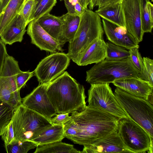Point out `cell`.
<instances>
[{"instance_id": "6da1fadb", "label": "cell", "mask_w": 153, "mask_h": 153, "mask_svg": "<svg viewBox=\"0 0 153 153\" xmlns=\"http://www.w3.org/2000/svg\"><path fill=\"white\" fill-rule=\"evenodd\" d=\"M71 117L64 126L65 137L84 146L92 144L117 131L120 119L88 105L82 111L71 113Z\"/></svg>"}, {"instance_id": "7a4b0ae2", "label": "cell", "mask_w": 153, "mask_h": 153, "mask_svg": "<svg viewBox=\"0 0 153 153\" xmlns=\"http://www.w3.org/2000/svg\"><path fill=\"white\" fill-rule=\"evenodd\" d=\"M47 94L58 114L81 111L86 106L84 86L67 71L48 83Z\"/></svg>"}, {"instance_id": "3957f363", "label": "cell", "mask_w": 153, "mask_h": 153, "mask_svg": "<svg viewBox=\"0 0 153 153\" xmlns=\"http://www.w3.org/2000/svg\"><path fill=\"white\" fill-rule=\"evenodd\" d=\"M141 74L129 57L118 60L105 59L86 71V81L90 84L110 83L129 78L140 79Z\"/></svg>"}, {"instance_id": "277c9868", "label": "cell", "mask_w": 153, "mask_h": 153, "mask_svg": "<svg viewBox=\"0 0 153 153\" xmlns=\"http://www.w3.org/2000/svg\"><path fill=\"white\" fill-rule=\"evenodd\" d=\"M79 17L78 28L74 39L69 43L67 53L72 61L93 42L102 39L104 32L102 20L95 12L85 9Z\"/></svg>"}, {"instance_id": "5b68a950", "label": "cell", "mask_w": 153, "mask_h": 153, "mask_svg": "<svg viewBox=\"0 0 153 153\" xmlns=\"http://www.w3.org/2000/svg\"><path fill=\"white\" fill-rule=\"evenodd\" d=\"M116 87L114 95L128 118L143 128L153 140V104L149 100L133 95Z\"/></svg>"}, {"instance_id": "8992f818", "label": "cell", "mask_w": 153, "mask_h": 153, "mask_svg": "<svg viewBox=\"0 0 153 153\" xmlns=\"http://www.w3.org/2000/svg\"><path fill=\"white\" fill-rule=\"evenodd\" d=\"M11 120L15 139L23 141H31L52 125L49 120L22 104L14 109Z\"/></svg>"}, {"instance_id": "52a82bcc", "label": "cell", "mask_w": 153, "mask_h": 153, "mask_svg": "<svg viewBox=\"0 0 153 153\" xmlns=\"http://www.w3.org/2000/svg\"><path fill=\"white\" fill-rule=\"evenodd\" d=\"M117 131L124 144L132 153H153V140L146 131L128 118L120 119Z\"/></svg>"}, {"instance_id": "ba28073f", "label": "cell", "mask_w": 153, "mask_h": 153, "mask_svg": "<svg viewBox=\"0 0 153 153\" xmlns=\"http://www.w3.org/2000/svg\"><path fill=\"white\" fill-rule=\"evenodd\" d=\"M21 71L18 61L7 54L0 76V100L14 109L22 104L16 82V75Z\"/></svg>"}, {"instance_id": "9c48e42d", "label": "cell", "mask_w": 153, "mask_h": 153, "mask_svg": "<svg viewBox=\"0 0 153 153\" xmlns=\"http://www.w3.org/2000/svg\"><path fill=\"white\" fill-rule=\"evenodd\" d=\"M88 106L103 111L120 119L128 118L116 100L109 83L91 84Z\"/></svg>"}, {"instance_id": "30bf717a", "label": "cell", "mask_w": 153, "mask_h": 153, "mask_svg": "<svg viewBox=\"0 0 153 153\" xmlns=\"http://www.w3.org/2000/svg\"><path fill=\"white\" fill-rule=\"evenodd\" d=\"M71 59L67 53L56 52L42 59L33 71L39 84H48L62 74Z\"/></svg>"}, {"instance_id": "8fae6325", "label": "cell", "mask_w": 153, "mask_h": 153, "mask_svg": "<svg viewBox=\"0 0 153 153\" xmlns=\"http://www.w3.org/2000/svg\"><path fill=\"white\" fill-rule=\"evenodd\" d=\"M48 84H39L22 101L23 105L50 120L57 113L47 94Z\"/></svg>"}, {"instance_id": "7c38bea8", "label": "cell", "mask_w": 153, "mask_h": 153, "mask_svg": "<svg viewBox=\"0 0 153 153\" xmlns=\"http://www.w3.org/2000/svg\"><path fill=\"white\" fill-rule=\"evenodd\" d=\"M141 0H123L122 5L126 30L139 43L144 34L141 27Z\"/></svg>"}, {"instance_id": "4fadbf2b", "label": "cell", "mask_w": 153, "mask_h": 153, "mask_svg": "<svg viewBox=\"0 0 153 153\" xmlns=\"http://www.w3.org/2000/svg\"><path fill=\"white\" fill-rule=\"evenodd\" d=\"M28 25L26 31L32 44L41 50L51 53L63 51V46L60 43L42 28L37 20H32Z\"/></svg>"}, {"instance_id": "5bb4252c", "label": "cell", "mask_w": 153, "mask_h": 153, "mask_svg": "<svg viewBox=\"0 0 153 153\" xmlns=\"http://www.w3.org/2000/svg\"><path fill=\"white\" fill-rule=\"evenodd\" d=\"M132 153L124 144L117 131L94 143L84 146L80 153Z\"/></svg>"}, {"instance_id": "9a60e30c", "label": "cell", "mask_w": 153, "mask_h": 153, "mask_svg": "<svg viewBox=\"0 0 153 153\" xmlns=\"http://www.w3.org/2000/svg\"><path fill=\"white\" fill-rule=\"evenodd\" d=\"M102 22L104 31L110 42L128 50L134 47L139 48V43L126 29L103 19Z\"/></svg>"}, {"instance_id": "2e32d148", "label": "cell", "mask_w": 153, "mask_h": 153, "mask_svg": "<svg viewBox=\"0 0 153 153\" xmlns=\"http://www.w3.org/2000/svg\"><path fill=\"white\" fill-rule=\"evenodd\" d=\"M106 56V43L103 39H100L92 43L73 61L79 66H85L98 63Z\"/></svg>"}, {"instance_id": "e0dca14e", "label": "cell", "mask_w": 153, "mask_h": 153, "mask_svg": "<svg viewBox=\"0 0 153 153\" xmlns=\"http://www.w3.org/2000/svg\"><path fill=\"white\" fill-rule=\"evenodd\" d=\"M117 87L133 95L149 100L153 93V86L139 78H129L115 81L112 83Z\"/></svg>"}, {"instance_id": "ac0fdd59", "label": "cell", "mask_w": 153, "mask_h": 153, "mask_svg": "<svg viewBox=\"0 0 153 153\" xmlns=\"http://www.w3.org/2000/svg\"><path fill=\"white\" fill-rule=\"evenodd\" d=\"M27 25L20 15L18 14L9 26L0 36L1 40L5 44L11 45L21 42L26 31Z\"/></svg>"}, {"instance_id": "d6986e66", "label": "cell", "mask_w": 153, "mask_h": 153, "mask_svg": "<svg viewBox=\"0 0 153 153\" xmlns=\"http://www.w3.org/2000/svg\"><path fill=\"white\" fill-rule=\"evenodd\" d=\"M42 28L53 38L62 44V23L59 16L46 14L37 20Z\"/></svg>"}, {"instance_id": "ffe728a7", "label": "cell", "mask_w": 153, "mask_h": 153, "mask_svg": "<svg viewBox=\"0 0 153 153\" xmlns=\"http://www.w3.org/2000/svg\"><path fill=\"white\" fill-rule=\"evenodd\" d=\"M95 12L102 19L126 29L122 3L98 9Z\"/></svg>"}, {"instance_id": "44dd1931", "label": "cell", "mask_w": 153, "mask_h": 153, "mask_svg": "<svg viewBox=\"0 0 153 153\" xmlns=\"http://www.w3.org/2000/svg\"><path fill=\"white\" fill-rule=\"evenodd\" d=\"M64 126L52 124L41 133L31 142L37 146L62 141L65 137Z\"/></svg>"}, {"instance_id": "7402d4cb", "label": "cell", "mask_w": 153, "mask_h": 153, "mask_svg": "<svg viewBox=\"0 0 153 153\" xmlns=\"http://www.w3.org/2000/svg\"><path fill=\"white\" fill-rule=\"evenodd\" d=\"M59 17L62 23L61 41L63 46L66 42H69L74 39L79 27L80 17L67 13Z\"/></svg>"}, {"instance_id": "603a6c76", "label": "cell", "mask_w": 153, "mask_h": 153, "mask_svg": "<svg viewBox=\"0 0 153 153\" xmlns=\"http://www.w3.org/2000/svg\"><path fill=\"white\" fill-rule=\"evenodd\" d=\"M26 0H10L0 14V36L19 13Z\"/></svg>"}, {"instance_id": "cb8c5ba5", "label": "cell", "mask_w": 153, "mask_h": 153, "mask_svg": "<svg viewBox=\"0 0 153 153\" xmlns=\"http://www.w3.org/2000/svg\"><path fill=\"white\" fill-rule=\"evenodd\" d=\"M34 153H80L72 145L61 141L37 146Z\"/></svg>"}, {"instance_id": "d4e9b609", "label": "cell", "mask_w": 153, "mask_h": 153, "mask_svg": "<svg viewBox=\"0 0 153 153\" xmlns=\"http://www.w3.org/2000/svg\"><path fill=\"white\" fill-rule=\"evenodd\" d=\"M140 12L143 32H151L153 27V5L149 0H141Z\"/></svg>"}, {"instance_id": "484cf974", "label": "cell", "mask_w": 153, "mask_h": 153, "mask_svg": "<svg viewBox=\"0 0 153 153\" xmlns=\"http://www.w3.org/2000/svg\"><path fill=\"white\" fill-rule=\"evenodd\" d=\"M35 5L31 18V21L37 20L48 13L57 3V0H34Z\"/></svg>"}, {"instance_id": "4316f807", "label": "cell", "mask_w": 153, "mask_h": 153, "mask_svg": "<svg viewBox=\"0 0 153 153\" xmlns=\"http://www.w3.org/2000/svg\"><path fill=\"white\" fill-rule=\"evenodd\" d=\"M106 43V56L105 59L111 60H118L129 56V51L125 48L114 44L110 41Z\"/></svg>"}, {"instance_id": "83f0119b", "label": "cell", "mask_w": 153, "mask_h": 153, "mask_svg": "<svg viewBox=\"0 0 153 153\" xmlns=\"http://www.w3.org/2000/svg\"><path fill=\"white\" fill-rule=\"evenodd\" d=\"M36 146V144L32 142L16 139L11 144L5 146V148L8 153H27Z\"/></svg>"}, {"instance_id": "f1b7e54d", "label": "cell", "mask_w": 153, "mask_h": 153, "mask_svg": "<svg viewBox=\"0 0 153 153\" xmlns=\"http://www.w3.org/2000/svg\"><path fill=\"white\" fill-rule=\"evenodd\" d=\"M143 68L140 79L149 82L153 86V60L148 57L143 58Z\"/></svg>"}, {"instance_id": "f546056e", "label": "cell", "mask_w": 153, "mask_h": 153, "mask_svg": "<svg viewBox=\"0 0 153 153\" xmlns=\"http://www.w3.org/2000/svg\"><path fill=\"white\" fill-rule=\"evenodd\" d=\"M0 131V136L4 143L5 146L11 144L16 140L11 120L3 127Z\"/></svg>"}, {"instance_id": "4dcf8cb0", "label": "cell", "mask_w": 153, "mask_h": 153, "mask_svg": "<svg viewBox=\"0 0 153 153\" xmlns=\"http://www.w3.org/2000/svg\"><path fill=\"white\" fill-rule=\"evenodd\" d=\"M14 109L0 100V130L10 121Z\"/></svg>"}, {"instance_id": "1f68e13d", "label": "cell", "mask_w": 153, "mask_h": 153, "mask_svg": "<svg viewBox=\"0 0 153 153\" xmlns=\"http://www.w3.org/2000/svg\"><path fill=\"white\" fill-rule=\"evenodd\" d=\"M35 5L34 0H26L19 13L27 25L31 21V18Z\"/></svg>"}, {"instance_id": "d6a6232c", "label": "cell", "mask_w": 153, "mask_h": 153, "mask_svg": "<svg viewBox=\"0 0 153 153\" xmlns=\"http://www.w3.org/2000/svg\"><path fill=\"white\" fill-rule=\"evenodd\" d=\"M139 48L134 47L128 50L130 53L129 57L133 64L141 74L143 68V61L140 53Z\"/></svg>"}, {"instance_id": "836d02e7", "label": "cell", "mask_w": 153, "mask_h": 153, "mask_svg": "<svg viewBox=\"0 0 153 153\" xmlns=\"http://www.w3.org/2000/svg\"><path fill=\"white\" fill-rule=\"evenodd\" d=\"M34 75V71L30 72L29 71L24 72L21 71L16 76V82L19 90L24 87L27 82Z\"/></svg>"}, {"instance_id": "e575fe53", "label": "cell", "mask_w": 153, "mask_h": 153, "mask_svg": "<svg viewBox=\"0 0 153 153\" xmlns=\"http://www.w3.org/2000/svg\"><path fill=\"white\" fill-rule=\"evenodd\" d=\"M69 113L56 114L55 116L51 118L50 121L52 124L64 125L71 119Z\"/></svg>"}, {"instance_id": "d590c367", "label": "cell", "mask_w": 153, "mask_h": 153, "mask_svg": "<svg viewBox=\"0 0 153 153\" xmlns=\"http://www.w3.org/2000/svg\"><path fill=\"white\" fill-rule=\"evenodd\" d=\"M123 0H97L96 6L98 9L113 6L118 4L121 3Z\"/></svg>"}, {"instance_id": "8d00e7d4", "label": "cell", "mask_w": 153, "mask_h": 153, "mask_svg": "<svg viewBox=\"0 0 153 153\" xmlns=\"http://www.w3.org/2000/svg\"><path fill=\"white\" fill-rule=\"evenodd\" d=\"M64 1L65 6L67 9V13L69 14L76 16L75 8L76 4L79 2V0H63Z\"/></svg>"}, {"instance_id": "74e56055", "label": "cell", "mask_w": 153, "mask_h": 153, "mask_svg": "<svg viewBox=\"0 0 153 153\" xmlns=\"http://www.w3.org/2000/svg\"><path fill=\"white\" fill-rule=\"evenodd\" d=\"M7 54L5 44L0 39V76L5 59Z\"/></svg>"}, {"instance_id": "f35d334b", "label": "cell", "mask_w": 153, "mask_h": 153, "mask_svg": "<svg viewBox=\"0 0 153 153\" xmlns=\"http://www.w3.org/2000/svg\"><path fill=\"white\" fill-rule=\"evenodd\" d=\"M10 0H0V14L3 11Z\"/></svg>"}, {"instance_id": "ab89813d", "label": "cell", "mask_w": 153, "mask_h": 153, "mask_svg": "<svg viewBox=\"0 0 153 153\" xmlns=\"http://www.w3.org/2000/svg\"><path fill=\"white\" fill-rule=\"evenodd\" d=\"M79 1L84 9H87L88 8V6L89 4L90 0H79Z\"/></svg>"}, {"instance_id": "60d3db41", "label": "cell", "mask_w": 153, "mask_h": 153, "mask_svg": "<svg viewBox=\"0 0 153 153\" xmlns=\"http://www.w3.org/2000/svg\"><path fill=\"white\" fill-rule=\"evenodd\" d=\"M97 0H90V2L88 5L89 9L92 10L96 6Z\"/></svg>"}, {"instance_id": "b9f144b4", "label": "cell", "mask_w": 153, "mask_h": 153, "mask_svg": "<svg viewBox=\"0 0 153 153\" xmlns=\"http://www.w3.org/2000/svg\"><path fill=\"white\" fill-rule=\"evenodd\" d=\"M63 0H60V1H63Z\"/></svg>"}]
</instances>
